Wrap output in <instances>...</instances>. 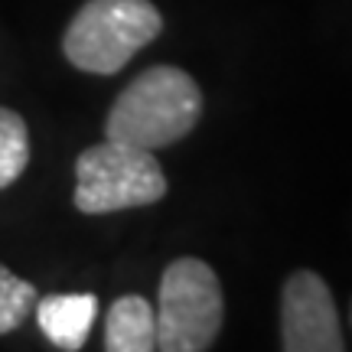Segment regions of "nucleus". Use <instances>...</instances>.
<instances>
[{
    "instance_id": "1",
    "label": "nucleus",
    "mask_w": 352,
    "mask_h": 352,
    "mask_svg": "<svg viewBox=\"0 0 352 352\" xmlns=\"http://www.w3.org/2000/svg\"><path fill=\"white\" fill-rule=\"evenodd\" d=\"M202 114L196 78L176 65H151L131 78L108 111L104 138L140 151H160L183 140Z\"/></svg>"
},
{
    "instance_id": "2",
    "label": "nucleus",
    "mask_w": 352,
    "mask_h": 352,
    "mask_svg": "<svg viewBox=\"0 0 352 352\" xmlns=\"http://www.w3.org/2000/svg\"><path fill=\"white\" fill-rule=\"evenodd\" d=\"M164 30V16L151 0H85L65 26V59L91 76L121 72Z\"/></svg>"
},
{
    "instance_id": "3",
    "label": "nucleus",
    "mask_w": 352,
    "mask_h": 352,
    "mask_svg": "<svg viewBox=\"0 0 352 352\" xmlns=\"http://www.w3.org/2000/svg\"><path fill=\"white\" fill-rule=\"evenodd\" d=\"M157 349L206 352L226 320L222 284L202 258H176L166 264L157 294Z\"/></svg>"
},
{
    "instance_id": "4",
    "label": "nucleus",
    "mask_w": 352,
    "mask_h": 352,
    "mask_svg": "<svg viewBox=\"0 0 352 352\" xmlns=\"http://www.w3.org/2000/svg\"><path fill=\"white\" fill-rule=\"evenodd\" d=\"M166 196V176L153 151L121 140H101L76 160V209L85 215H108L121 209L153 206Z\"/></svg>"
},
{
    "instance_id": "5",
    "label": "nucleus",
    "mask_w": 352,
    "mask_h": 352,
    "mask_svg": "<svg viewBox=\"0 0 352 352\" xmlns=\"http://www.w3.org/2000/svg\"><path fill=\"white\" fill-rule=\"evenodd\" d=\"M280 346L287 352H342L346 340L327 280L316 271H294L280 294Z\"/></svg>"
},
{
    "instance_id": "6",
    "label": "nucleus",
    "mask_w": 352,
    "mask_h": 352,
    "mask_svg": "<svg viewBox=\"0 0 352 352\" xmlns=\"http://www.w3.org/2000/svg\"><path fill=\"white\" fill-rule=\"evenodd\" d=\"M36 323L43 336L56 349L76 352L85 346L88 329L98 316V297L95 294H50L36 300Z\"/></svg>"
},
{
    "instance_id": "7",
    "label": "nucleus",
    "mask_w": 352,
    "mask_h": 352,
    "mask_svg": "<svg viewBox=\"0 0 352 352\" xmlns=\"http://www.w3.org/2000/svg\"><path fill=\"white\" fill-rule=\"evenodd\" d=\"M104 349L108 352H153L157 349V314L140 294H124L104 314Z\"/></svg>"
},
{
    "instance_id": "8",
    "label": "nucleus",
    "mask_w": 352,
    "mask_h": 352,
    "mask_svg": "<svg viewBox=\"0 0 352 352\" xmlns=\"http://www.w3.org/2000/svg\"><path fill=\"white\" fill-rule=\"evenodd\" d=\"M30 164V134L26 121L10 108H0V189L23 176Z\"/></svg>"
},
{
    "instance_id": "9",
    "label": "nucleus",
    "mask_w": 352,
    "mask_h": 352,
    "mask_svg": "<svg viewBox=\"0 0 352 352\" xmlns=\"http://www.w3.org/2000/svg\"><path fill=\"white\" fill-rule=\"evenodd\" d=\"M36 300H39L36 284L16 277L10 267L0 264V336L13 333V329L20 327L26 316L33 314Z\"/></svg>"
}]
</instances>
